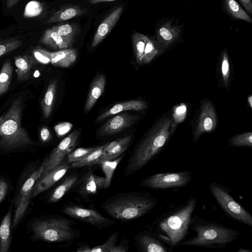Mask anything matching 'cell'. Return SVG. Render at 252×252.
I'll use <instances>...</instances> for the list:
<instances>
[{"label": "cell", "mask_w": 252, "mask_h": 252, "mask_svg": "<svg viewBox=\"0 0 252 252\" xmlns=\"http://www.w3.org/2000/svg\"><path fill=\"white\" fill-rule=\"evenodd\" d=\"M238 252H252V251L249 249H247L246 248H239L237 250Z\"/></svg>", "instance_id": "51"}, {"label": "cell", "mask_w": 252, "mask_h": 252, "mask_svg": "<svg viewBox=\"0 0 252 252\" xmlns=\"http://www.w3.org/2000/svg\"><path fill=\"white\" fill-rule=\"evenodd\" d=\"M73 39L63 36L52 28H50L45 31L41 38L40 42L54 49L61 50L71 46Z\"/></svg>", "instance_id": "21"}, {"label": "cell", "mask_w": 252, "mask_h": 252, "mask_svg": "<svg viewBox=\"0 0 252 252\" xmlns=\"http://www.w3.org/2000/svg\"><path fill=\"white\" fill-rule=\"evenodd\" d=\"M147 107V103L141 100H129L116 103L110 109L100 115L96 119L97 122L107 118L127 111H143Z\"/></svg>", "instance_id": "19"}, {"label": "cell", "mask_w": 252, "mask_h": 252, "mask_svg": "<svg viewBox=\"0 0 252 252\" xmlns=\"http://www.w3.org/2000/svg\"><path fill=\"white\" fill-rule=\"evenodd\" d=\"M123 7L120 6L112 11L98 26L94 35L92 47L99 44L114 28L123 12Z\"/></svg>", "instance_id": "17"}, {"label": "cell", "mask_w": 252, "mask_h": 252, "mask_svg": "<svg viewBox=\"0 0 252 252\" xmlns=\"http://www.w3.org/2000/svg\"><path fill=\"white\" fill-rule=\"evenodd\" d=\"M36 61L44 64L50 63L49 51L41 48H37L32 51Z\"/></svg>", "instance_id": "41"}, {"label": "cell", "mask_w": 252, "mask_h": 252, "mask_svg": "<svg viewBox=\"0 0 252 252\" xmlns=\"http://www.w3.org/2000/svg\"><path fill=\"white\" fill-rule=\"evenodd\" d=\"M148 36L138 32H134L132 35V43L137 62L139 63L144 53Z\"/></svg>", "instance_id": "33"}, {"label": "cell", "mask_w": 252, "mask_h": 252, "mask_svg": "<svg viewBox=\"0 0 252 252\" xmlns=\"http://www.w3.org/2000/svg\"><path fill=\"white\" fill-rule=\"evenodd\" d=\"M72 125L69 123L64 122L57 125L54 129L58 137L62 136L67 133L71 128Z\"/></svg>", "instance_id": "42"}, {"label": "cell", "mask_w": 252, "mask_h": 252, "mask_svg": "<svg viewBox=\"0 0 252 252\" xmlns=\"http://www.w3.org/2000/svg\"><path fill=\"white\" fill-rule=\"evenodd\" d=\"M79 136V131L75 130L64 138L51 151L42 163L43 172L41 176L59 166L65 157L73 151Z\"/></svg>", "instance_id": "9"}, {"label": "cell", "mask_w": 252, "mask_h": 252, "mask_svg": "<svg viewBox=\"0 0 252 252\" xmlns=\"http://www.w3.org/2000/svg\"><path fill=\"white\" fill-rule=\"evenodd\" d=\"M91 248L88 245H81L76 251L77 252H91Z\"/></svg>", "instance_id": "47"}, {"label": "cell", "mask_w": 252, "mask_h": 252, "mask_svg": "<svg viewBox=\"0 0 252 252\" xmlns=\"http://www.w3.org/2000/svg\"><path fill=\"white\" fill-rule=\"evenodd\" d=\"M135 241L140 250L143 252H168L158 235L149 231H141L135 237Z\"/></svg>", "instance_id": "16"}, {"label": "cell", "mask_w": 252, "mask_h": 252, "mask_svg": "<svg viewBox=\"0 0 252 252\" xmlns=\"http://www.w3.org/2000/svg\"><path fill=\"white\" fill-rule=\"evenodd\" d=\"M208 187L211 194L228 217L252 226V215L233 198L227 187L216 182L209 183Z\"/></svg>", "instance_id": "7"}, {"label": "cell", "mask_w": 252, "mask_h": 252, "mask_svg": "<svg viewBox=\"0 0 252 252\" xmlns=\"http://www.w3.org/2000/svg\"><path fill=\"white\" fill-rule=\"evenodd\" d=\"M106 84L104 75L99 74L95 77L91 86L84 106V113H88L103 93Z\"/></svg>", "instance_id": "22"}, {"label": "cell", "mask_w": 252, "mask_h": 252, "mask_svg": "<svg viewBox=\"0 0 252 252\" xmlns=\"http://www.w3.org/2000/svg\"><path fill=\"white\" fill-rule=\"evenodd\" d=\"M23 110L19 97L13 101L8 110L0 116V147L16 149L32 144L27 132L22 126Z\"/></svg>", "instance_id": "5"}, {"label": "cell", "mask_w": 252, "mask_h": 252, "mask_svg": "<svg viewBox=\"0 0 252 252\" xmlns=\"http://www.w3.org/2000/svg\"><path fill=\"white\" fill-rule=\"evenodd\" d=\"M20 0H6V6L7 9H10L15 6Z\"/></svg>", "instance_id": "48"}, {"label": "cell", "mask_w": 252, "mask_h": 252, "mask_svg": "<svg viewBox=\"0 0 252 252\" xmlns=\"http://www.w3.org/2000/svg\"><path fill=\"white\" fill-rule=\"evenodd\" d=\"M97 147L77 148L67 156L66 161L69 164L77 162L95 150Z\"/></svg>", "instance_id": "37"}, {"label": "cell", "mask_w": 252, "mask_h": 252, "mask_svg": "<svg viewBox=\"0 0 252 252\" xmlns=\"http://www.w3.org/2000/svg\"><path fill=\"white\" fill-rule=\"evenodd\" d=\"M222 2L225 10L233 19L252 22L251 17L236 0H222Z\"/></svg>", "instance_id": "29"}, {"label": "cell", "mask_w": 252, "mask_h": 252, "mask_svg": "<svg viewBox=\"0 0 252 252\" xmlns=\"http://www.w3.org/2000/svg\"><path fill=\"white\" fill-rule=\"evenodd\" d=\"M132 136L127 135L106 144L103 153L95 164L116 159L123 154L128 147Z\"/></svg>", "instance_id": "18"}, {"label": "cell", "mask_w": 252, "mask_h": 252, "mask_svg": "<svg viewBox=\"0 0 252 252\" xmlns=\"http://www.w3.org/2000/svg\"><path fill=\"white\" fill-rule=\"evenodd\" d=\"M40 137L41 141L44 143L47 142L51 139V134L47 127L44 126L41 129Z\"/></svg>", "instance_id": "43"}, {"label": "cell", "mask_w": 252, "mask_h": 252, "mask_svg": "<svg viewBox=\"0 0 252 252\" xmlns=\"http://www.w3.org/2000/svg\"><path fill=\"white\" fill-rule=\"evenodd\" d=\"M11 217L9 210L0 224V252H7L11 242Z\"/></svg>", "instance_id": "27"}, {"label": "cell", "mask_w": 252, "mask_h": 252, "mask_svg": "<svg viewBox=\"0 0 252 252\" xmlns=\"http://www.w3.org/2000/svg\"><path fill=\"white\" fill-rule=\"evenodd\" d=\"M124 157L125 155L123 154L115 159L104 161L99 164L105 175V189L109 187L114 172Z\"/></svg>", "instance_id": "30"}, {"label": "cell", "mask_w": 252, "mask_h": 252, "mask_svg": "<svg viewBox=\"0 0 252 252\" xmlns=\"http://www.w3.org/2000/svg\"><path fill=\"white\" fill-rule=\"evenodd\" d=\"M50 63L54 66L67 67L71 65L76 61L77 50L66 48L56 52H49Z\"/></svg>", "instance_id": "23"}, {"label": "cell", "mask_w": 252, "mask_h": 252, "mask_svg": "<svg viewBox=\"0 0 252 252\" xmlns=\"http://www.w3.org/2000/svg\"><path fill=\"white\" fill-rule=\"evenodd\" d=\"M119 236L117 232H114L104 243L91 248V252H110L111 249L116 244Z\"/></svg>", "instance_id": "40"}, {"label": "cell", "mask_w": 252, "mask_h": 252, "mask_svg": "<svg viewBox=\"0 0 252 252\" xmlns=\"http://www.w3.org/2000/svg\"><path fill=\"white\" fill-rule=\"evenodd\" d=\"M69 168V163L63 161L56 168L40 176L33 186L32 197H34L51 188L65 175Z\"/></svg>", "instance_id": "15"}, {"label": "cell", "mask_w": 252, "mask_h": 252, "mask_svg": "<svg viewBox=\"0 0 252 252\" xmlns=\"http://www.w3.org/2000/svg\"><path fill=\"white\" fill-rule=\"evenodd\" d=\"M105 144L98 146L97 148L90 153L82 159L72 163L70 164V168H78L95 165L103 153Z\"/></svg>", "instance_id": "32"}, {"label": "cell", "mask_w": 252, "mask_h": 252, "mask_svg": "<svg viewBox=\"0 0 252 252\" xmlns=\"http://www.w3.org/2000/svg\"><path fill=\"white\" fill-rule=\"evenodd\" d=\"M65 215L99 228L110 226L115 223L98 211L76 205H67L62 209Z\"/></svg>", "instance_id": "10"}, {"label": "cell", "mask_w": 252, "mask_h": 252, "mask_svg": "<svg viewBox=\"0 0 252 252\" xmlns=\"http://www.w3.org/2000/svg\"><path fill=\"white\" fill-rule=\"evenodd\" d=\"M192 179L189 170L158 173L142 180L140 186L153 189H165L187 186Z\"/></svg>", "instance_id": "8"}, {"label": "cell", "mask_w": 252, "mask_h": 252, "mask_svg": "<svg viewBox=\"0 0 252 252\" xmlns=\"http://www.w3.org/2000/svg\"><path fill=\"white\" fill-rule=\"evenodd\" d=\"M241 3L243 7L245 9V11L249 14H252V0H239Z\"/></svg>", "instance_id": "46"}, {"label": "cell", "mask_w": 252, "mask_h": 252, "mask_svg": "<svg viewBox=\"0 0 252 252\" xmlns=\"http://www.w3.org/2000/svg\"><path fill=\"white\" fill-rule=\"evenodd\" d=\"M221 78L225 87L228 88L230 79V63L227 52L224 50L221 54L220 62Z\"/></svg>", "instance_id": "35"}, {"label": "cell", "mask_w": 252, "mask_h": 252, "mask_svg": "<svg viewBox=\"0 0 252 252\" xmlns=\"http://www.w3.org/2000/svg\"><path fill=\"white\" fill-rule=\"evenodd\" d=\"M85 12V10L78 6H68L60 9L54 13L44 22L45 24L63 22L80 16Z\"/></svg>", "instance_id": "25"}, {"label": "cell", "mask_w": 252, "mask_h": 252, "mask_svg": "<svg viewBox=\"0 0 252 252\" xmlns=\"http://www.w3.org/2000/svg\"><path fill=\"white\" fill-rule=\"evenodd\" d=\"M217 116L212 102L207 99L201 101V109L195 129L193 135V140L196 142L204 133H210L216 127Z\"/></svg>", "instance_id": "12"}, {"label": "cell", "mask_w": 252, "mask_h": 252, "mask_svg": "<svg viewBox=\"0 0 252 252\" xmlns=\"http://www.w3.org/2000/svg\"><path fill=\"white\" fill-rule=\"evenodd\" d=\"M190 228L195 235L182 240L177 246L221 249L237 240L241 235L240 232L234 229L198 216H192Z\"/></svg>", "instance_id": "2"}, {"label": "cell", "mask_w": 252, "mask_h": 252, "mask_svg": "<svg viewBox=\"0 0 252 252\" xmlns=\"http://www.w3.org/2000/svg\"><path fill=\"white\" fill-rule=\"evenodd\" d=\"M172 122L170 116L162 117L137 144L127 160L126 176L142 169L160 153L173 133Z\"/></svg>", "instance_id": "1"}, {"label": "cell", "mask_w": 252, "mask_h": 252, "mask_svg": "<svg viewBox=\"0 0 252 252\" xmlns=\"http://www.w3.org/2000/svg\"><path fill=\"white\" fill-rule=\"evenodd\" d=\"M8 189V185L3 180L0 179V203L4 199Z\"/></svg>", "instance_id": "45"}, {"label": "cell", "mask_w": 252, "mask_h": 252, "mask_svg": "<svg viewBox=\"0 0 252 252\" xmlns=\"http://www.w3.org/2000/svg\"><path fill=\"white\" fill-rule=\"evenodd\" d=\"M248 103L250 105V107H252V96L251 95H249L247 98Z\"/></svg>", "instance_id": "50"}, {"label": "cell", "mask_w": 252, "mask_h": 252, "mask_svg": "<svg viewBox=\"0 0 252 252\" xmlns=\"http://www.w3.org/2000/svg\"><path fill=\"white\" fill-rule=\"evenodd\" d=\"M43 169L42 164L30 176L22 187L18 196L17 208L13 220V228L17 225L24 216L28 206L30 198L32 197L33 186L37 180L40 177Z\"/></svg>", "instance_id": "13"}, {"label": "cell", "mask_w": 252, "mask_h": 252, "mask_svg": "<svg viewBox=\"0 0 252 252\" xmlns=\"http://www.w3.org/2000/svg\"><path fill=\"white\" fill-rule=\"evenodd\" d=\"M57 81L55 79L51 81L48 86L41 106L43 115L45 118H48L52 112L57 90Z\"/></svg>", "instance_id": "28"}, {"label": "cell", "mask_w": 252, "mask_h": 252, "mask_svg": "<svg viewBox=\"0 0 252 252\" xmlns=\"http://www.w3.org/2000/svg\"><path fill=\"white\" fill-rule=\"evenodd\" d=\"M182 32L180 25L173 20H164L158 26L153 40L159 54L162 53L179 38Z\"/></svg>", "instance_id": "11"}, {"label": "cell", "mask_w": 252, "mask_h": 252, "mask_svg": "<svg viewBox=\"0 0 252 252\" xmlns=\"http://www.w3.org/2000/svg\"><path fill=\"white\" fill-rule=\"evenodd\" d=\"M78 179V176L76 174H71L65 178L53 190L49 197L48 202L56 203L59 201L74 186Z\"/></svg>", "instance_id": "26"}, {"label": "cell", "mask_w": 252, "mask_h": 252, "mask_svg": "<svg viewBox=\"0 0 252 252\" xmlns=\"http://www.w3.org/2000/svg\"><path fill=\"white\" fill-rule=\"evenodd\" d=\"M61 35L73 39L77 32V26L73 24H60L52 28Z\"/></svg>", "instance_id": "39"}, {"label": "cell", "mask_w": 252, "mask_h": 252, "mask_svg": "<svg viewBox=\"0 0 252 252\" xmlns=\"http://www.w3.org/2000/svg\"><path fill=\"white\" fill-rule=\"evenodd\" d=\"M128 251V245L126 243H121L119 245H115L110 252H126Z\"/></svg>", "instance_id": "44"}, {"label": "cell", "mask_w": 252, "mask_h": 252, "mask_svg": "<svg viewBox=\"0 0 252 252\" xmlns=\"http://www.w3.org/2000/svg\"><path fill=\"white\" fill-rule=\"evenodd\" d=\"M159 54L153 40L148 37L144 53L140 60L139 64H145L150 63Z\"/></svg>", "instance_id": "36"}, {"label": "cell", "mask_w": 252, "mask_h": 252, "mask_svg": "<svg viewBox=\"0 0 252 252\" xmlns=\"http://www.w3.org/2000/svg\"><path fill=\"white\" fill-rule=\"evenodd\" d=\"M197 203V198L191 196L158 219L157 225L160 233L158 236L169 246V251L188 234Z\"/></svg>", "instance_id": "4"}, {"label": "cell", "mask_w": 252, "mask_h": 252, "mask_svg": "<svg viewBox=\"0 0 252 252\" xmlns=\"http://www.w3.org/2000/svg\"><path fill=\"white\" fill-rule=\"evenodd\" d=\"M35 239L50 243L70 242L80 236L72 222L64 217H53L38 220L32 226Z\"/></svg>", "instance_id": "6"}, {"label": "cell", "mask_w": 252, "mask_h": 252, "mask_svg": "<svg viewBox=\"0 0 252 252\" xmlns=\"http://www.w3.org/2000/svg\"><path fill=\"white\" fill-rule=\"evenodd\" d=\"M139 115L120 113L114 115L99 128L100 136H110L117 134L130 127L139 119Z\"/></svg>", "instance_id": "14"}, {"label": "cell", "mask_w": 252, "mask_h": 252, "mask_svg": "<svg viewBox=\"0 0 252 252\" xmlns=\"http://www.w3.org/2000/svg\"><path fill=\"white\" fill-rule=\"evenodd\" d=\"M158 203V200L150 193L136 191L116 194L105 200L101 207L112 218L128 221L150 213Z\"/></svg>", "instance_id": "3"}, {"label": "cell", "mask_w": 252, "mask_h": 252, "mask_svg": "<svg viewBox=\"0 0 252 252\" xmlns=\"http://www.w3.org/2000/svg\"><path fill=\"white\" fill-rule=\"evenodd\" d=\"M229 144L235 147L252 148V133L246 132L234 135L228 140Z\"/></svg>", "instance_id": "34"}, {"label": "cell", "mask_w": 252, "mask_h": 252, "mask_svg": "<svg viewBox=\"0 0 252 252\" xmlns=\"http://www.w3.org/2000/svg\"><path fill=\"white\" fill-rule=\"evenodd\" d=\"M14 59L18 80L22 81L28 79L32 69L36 64V61L34 57L31 55H19L15 56Z\"/></svg>", "instance_id": "24"}, {"label": "cell", "mask_w": 252, "mask_h": 252, "mask_svg": "<svg viewBox=\"0 0 252 252\" xmlns=\"http://www.w3.org/2000/svg\"><path fill=\"white\" fill-rule=\"evenodd\" d=\"M105 178L94 174L90 170L83 178L78 191L80 194L88 196L96 194L99 189H105Z\"/></svg>", "instance_id": "20"}, {"label": "cell", "mask_w": 252, "mask_h": 252, "mask_svg": "<svg viewBox=\"0 0 252 252\" xmlns=\"http://www.w3.org/2000/svg\"><path fill=\"white\" fill-rule=\"evenodd\" d=\"M13 72V68L9 60L3 63L0 71V96L9 89Z\"/></svg>", "instance_id": "31"}, {"label": "cell", "mask_w": 252, "mask_h": 252, "mask_svg": "<svg viewBox=\"0 0 252 252\" xmlns=\"http://www.w3.org/2000/svg\"><path fill=\"white\" fill-rule=\"evenodd\" d=\"M23 44V41L11 38L0 41V57L17 49Z\"/></svg>", "instance_id": "38"}, {"label": "cell", "mask_w": 252, "mask_h": 252, "mask_svg": "<svg viewBox=\"0 0 252 252\" xmlns=\"http://www.w3.org/2000/svg\"><path fill=\"white\" fill-rule=\"evenodd\" d=\"M91 4H96L100 2L113 1L116 0H87Z\"/></svg>", "instance_id": "49"}]
</instances>
